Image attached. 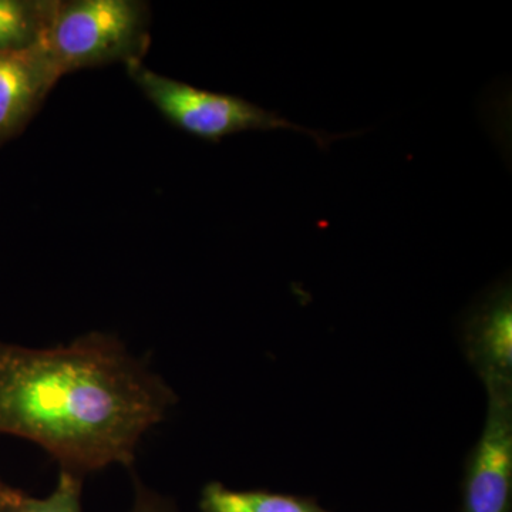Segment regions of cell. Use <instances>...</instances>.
<instances>
[{
  "label": "cell",
  "instance_id": "obj_1",
  "mask_svg": "<svg viewBox=\"0 0 512 512\" xmlns=\"http://www.w3.org/2000/svg\"><path fill=\"white\" fill-rule=\"evenodd\" d=\"M174 390L109 333L30 349L0 342V434L32 441L77 476L133 466Z\"/></svg>",
  "mask_w": 512,
  "mask_h": 512
},
{
  "label": "cell",
  "instance_id": "obj_2",
  "mask_svg": "<svg viewBox=\"0 0 512 512\" xmlns=\"http://www.w3.org/2000/svg\"><path fill=\"white\" fill-rule=\"evenodd\" d=\"M151 15L140 0H55L42 43L59 73L143 62Z\"/></svg>",
  "mask_w": 512,
  "mask_h": 512
},
{
  "label": "cell",
  "instance_id": "obj_3",
  "mask_svg": "<svg viewBox=\"0 0 512 512\" xmlns=\"http://www.w3.org/2000/svg\"><path fill=\"white\" fill-rule=\"evenodd\" d=\"M126 69L130 79L165 119L185 133L211 143L248 131L291 130L313 138L320 150H328L333 141L357 136V133L329 134L299 126L242 97L208 92L170 79L148 69L143 62L130 64Z\"/></svg>",
  "mask_w": 512,
  "mask_h": 512
},
{
  "label": "cell",
  "instance_id": "obj_4",
  "mask_svg": "<svg viewBox=\"0 0 512 512\" xmlns=\"http://www.w3.org/2000/svg\"><path fill=\"white\" fill-rule=\"evenodd\" d=\"M483 433L468 454L460 512H512V390H490Z\"/></svg>",
  "mask_w": 512,
  "mask_h": 512
},
{
  "label": "cell",
  "instance_id": "obj_5",
  "mask_svg": "<svg viewBox=\"0 0 512 512\" xmlns=\"http://www.w3.org/2000/svg\"><path fill=\"white\" fill-rule=\"evenodd\" d=\"M463 348L487 392L512 390V289L501 281L463 323Z\"/></svg>",
  "mask_w": 512,
  "mask_h": 512
},
{
  "label": "cell",
  "instance_id": "obj_6",
  "mask_svg": "<svg viewBox=\"0 0 512 512\" xmlns=\"http://www.w3.org/2000/svg\"><path fill=\"white\" fill-rule=\"evenodd\" d=\"M62 77L42 45L0 52V146L25 130Z\"/></svg>",
  "mask_w": 512,
  "mask_h": 512
},
{
  "label": "cell",
  "instance_id": "obj_7",
  "mask_svg": "<svg viewBox=\"0 0 512 512\" xmlns=\"http://www.w3.org/2000/svg\"><path fill=\"white\" fill-rule=\"evenodd\" d=\"M201 512H329L312 497L269 490H232L220 481L202 488Z\"/></svg>",
  "mask_w": 512,
  "mask_h": 512
},
{
  "label": "cell",
  "instance_id": "obj_8",
  "mask_svg": "<svg viewBox=\"0 0 512 512\" xmlns=\"http://www.w3.org/2000/svg\"><path fill=\"white\" fill-rule=\"evenodd\" d=\"M55 0H0V52L42 43Z\"/></svg>",
  "mask_w": 512,
  "mask_h": 512
},
{
  "label": "cell",
  "instance_id": "obj_9",
  "mask_svg": "<svg viewBox=\"0 0 512 512\" xmlns=\"http://www.w3.org/2000/svg\"><path fill=\"white\" fill-rule=\"evenodd\" d=\"M82 490V476L60 470L52 494L35 498L22 493L15 512H83Z\"/></svg>",
  "mask_w": 512,
  "mask_h": 512
},
{
  "label": "cell",
  "instance_id": "obj_10",
  "mask_svg": "<svg viewBox=\"0 0 512 512\" xmlns=\"http://www.w3.org/2000/svg\"><path fill=\"white\" fill-rule=\"evenodd\" d=\"M128 512H178L174 501L148 488L134 476V500Z\"/></svg>",
  "mask_w": 512,
  "mask_h": 512
},
{
  "label": "cell",
  "instance_id": "obj_11",
  "mask_svg": "<svg viewBox=\"0 0 512 512\" xmlns=\"http://www.w3.org/2000/svg\"><path fill=\"white\" fill-rule=\"evenodd\" d=\"M23 491L10 487L0 480V512H15L16 505Z\"/></svg>",
  "mask_w": 512,
  "mask_h": 512
}]
</instances>
